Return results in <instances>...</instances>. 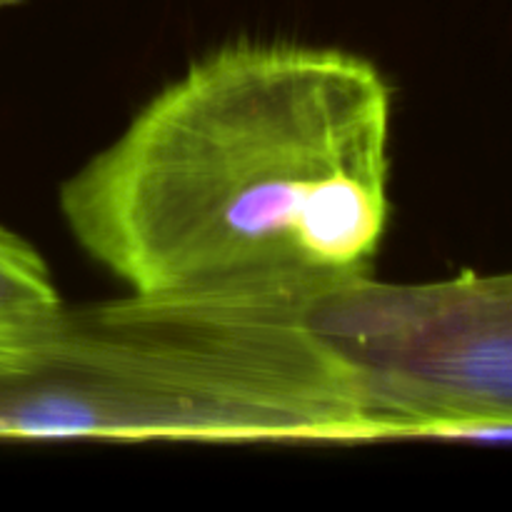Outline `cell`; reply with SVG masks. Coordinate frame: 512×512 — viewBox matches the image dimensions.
<instances>
[{
    "label": "cell",
    "mask_w": 512,
    "mask_h": 512,
    "mask_svg": "<svg viewBox=\"0 0 512 512\" xmlns=\"http://www.w3.org/2000/svg\"><path fill=\"white\" fill-rule=\"evenodd\" d=\"M278 298L128 293L0 333V440H388L358 375Z\"/></svg>",
    "instance_id": "7a4b0ae2"
},
{
    "label": "cell",
    "mask_w": 512,
    "mask_h": 512,
    "mask_svg": "<svg viewBox=\"0 0 512 512\" xmlns=\"http://www.w3.org/2000/svg\"><path fill=\"white\" fill-rule=\"evenodd\" d=\"M18 3H23V0H0V10L10 8V5H18Z\"/></svg>",
    "instance_id": "5b68a950"
},
{
    "label": "cell",
    "mask_w": 512,
    "mask_h": 512,
    "mask_svg": "<svg viewBox=\"0 0 512 512\" xmlns=\"http://www.w3.org/2000/svg\"><path fill=\"white\" fill-rule=\"evenodd\" d=\"M53 270L33 243L0 225V333L60 308Z\"/></svg>",
    "instance_id": "277c9868"
},
{
    "label": "cell",
    "mask_w": 512,
    "mask_h": 512,
    "mask_svg": "<svg viewBox=\"0 0 512 512\" xmlns=\"http://www.w3.org/2000/svg\"><path fill=\"white\" fill-rule=\"evenodd\" d=\"M305 320L358 375L388 440L512 445V270L370 273L315 298Z\"/></svg>",
    "instance_id": "3957f363"
},
{
    "label": "cell",
    "mask_w": 512,
    "mask_h": 512,
    "mask_svg": "<svg viewBox=\"0 0 512 512\" xmlns=\"http://www.w3.org/2000/svg\"><path fill=\"white\" fill-rule=\"evenodd\" d=\"M390 173L393 88L373 60L235 38L155 90L58 210L128 293L310 305L373 273Z\"/></svg>",
    "instance_id": "6da1fadb"
}]
</instances>
